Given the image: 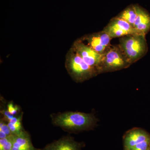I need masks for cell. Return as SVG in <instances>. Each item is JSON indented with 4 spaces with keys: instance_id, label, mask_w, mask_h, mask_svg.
I'll use <instances>...</instances> for the list:
<instances>
[{
    "instance_id": "obj_9",
    "label": "cell",
    "mask_w": 150,
    "mask_h": 150,
    "mask_svg": "<svg viewBox=\"0 0 150 150\" xmlns=\"http://www.w3.org/2000/svg\"><path fill=\"white\" fill-rule=\"evenodd\" d=\"M150 137L145 131L140 129H135L126 133L124 138L125 150H131L135 146L150 139Z\"/></svg>"
},
{
    "instance_id": "obj_12",
    "label": "cell",
    "mask_w": 150,
    "mask_h": 150,
    "mask_svg": "<svg viewBox=\"0 0 150 150\" xmlns=\"http://www.w3.org/2000/svg\"><path fill=\"white\" fill-rule=\"evenodd\" d=\"M116 17L127 22L134 27L137 17V6H129Z\"/></svg>"
},
{
    "instance_id": "obj_15",
    "label": "cell",
    "mask_w": 150,
    "mask_h": 150,
    "mask_svg": "<svg viewBox=\"0 0 150 150\" xmlns=\"http://www.w3.org/2000/svg\"><path fill=\"white\" fill-rule=\"evenodd\" d=\"M5 122L1 119L0 121V139L6 138L12 134L8 125Z\"/></svg>"
},
{
    "instance_id": "obj_2",
    "label": "cell",
    "mask_w": 150,
    "mask_h": 150,
    "mask_svg": "<svg viewBox=\"0 0 150 150\" xmlns=\"http://www.w3.org/2000/svg\"><path fill=\"white\" fill-rule=\"evenodd\" d=\"M65 64L68 74L76 83L83 82L98 74L97 70L88 65L72 47L66 55Z\"/></svg>"
},
{
    "instance_id": "obj_16",
    "label": "cell",
    "mask_w": 150,
    "mask_h": 150,
    "mask_svg": "<svg viewBox=\"0 0 150 150\" xmlns=\"http://www.w3.org/2000/svg\"><path fill=\"white\" fill-rule=\"evenodd\" d=\"M7 110L11 115L16 116L20 111V107L14 103L13 101H11L8 103Z\"/></svg>"
},
{
    "instance_id": "obj_7",
    "label": "cell",
    "mask_w": 150,
    "mask_h": 150,
    "mask_svg": "<svg viewBox=\"0 0 150 150\" xmlns=\"http://www.w3.org/2000/svg\"><path fill=\"white\" fill-rule=\"evenodd\" d=\"M103 30L106 32L112 39L127 35L141 34L127 22L116 16L110 20Z\"/></svg>"
},
{
    "instance_id": "obj_3",
    "label": "cell",
    "mask_w": 150,
    "mask_h": 150,
    "mask_svg": "<svg viewBox=\"0 0 150 150\" xmlns=\"http://www.w3.org/2000/svg\"><path fill=\"white\" fill-rule=\"evenodd\" d=\"M117 46L131 65L144 57L148 51L146 35L142 34L129 35L121 37Z\"/></svg>"
},
{
    "instance_id": "obj_18",
    "label": "cell",
    "mask_w": 150,
    "mask_h": 150,
    "mask_svg": "<svg viewBox=\"0 0 150 150\" xmlns=\"http://www.w3.org/2000/svg\"><path fill=\"white\" fill-rule=\"evenodd\" d=\"M1 114H2L3 116L2 119L6 122H7L8 123L15 116L10 113L7 109L6 110L4 109V110H1Z\"/></svg>"
},
{
    "instance_id": "obj_6",
    "label": "cell",
    "mask_w": 150,
    "mask_h": 150,
    "mask_svg": "<svg viewBox=\"0 0 150 150\" xmlns=\"http://www.w3.org/2000/svg\"><path fill=\"white\" fill-rule=\"evenodd\" d=\"M80 38L86 45L100 54H104L111 46L110 42L112 38L103 30L87 34Z\"/></svg>"
},
{
    "instance_id": "obj_17",
    "label": "cell",
    "mask_w": 150,
    "mask_h": 150,
    "mask_svg": "<svg viewBox=\"0 0 150 150\" xmlns=\"http://www.w3.org/2000/svg\"><path fill=\"white\" fill-rule=\"evenodd\" d=\"M131 150H150V138L136 145Z\"/></svg>"
},
{
    "instance_id": "obj_5",
    "label": "cell",
    "mask_w": 150,
    "mask_h": 150,
    "mask_svg": "<svg viewBox=\"0 0 150 150\" xmlns=\"http://www.w3.org/2000/svg\"><path fill=\"white\" fill-rule=\"evenodd\" d=\"M71 47L88 65L96 69L99 74L103 54H99L87 46L80 38L75 40Z\"/></svg>"
},
{
    "instance_id": "obj_4",
    "label": "cell",
    "mask_w": 150,
    "mask_h": 150,
    "mask_svg": "<svg viewBox=\"0 0 150 150\" xmlns=\"http://www.w3.org/2000/svg\"><path fill=\"white\" fill-rule=\"evenodd\" d=\"M131 65L118 46L111 45L103 54L99 74L123 69Z\"/></svg>"
},
{
    "instance_id": "obj_10",
    "label": "cell",
    "mask_w": 150,
    "mask_h": 150,
    "mask_svg": "<svg viewBox=\"0 0 150 150\" xmlns=\"http://www.w3.org/2000/svg\"><path fill=\"white\" fill-rule=\"evenodd\" d=\"M137 17L134 25L139 33L146 35L150 31V15L147 12L137 6Z\"/></svg>"
},
{
    "instance_id": "obj_8",
    "label": "cell",
    "mask_w": 150,
    "mask_h": 150,
    "mask_svg": "<svg viewBox=\"0 0 150 150\" xmlns=\"http://www.w3.org/2000/svg\"><path fill=\"white\" fill-rule=\"evenodd\" d=\"M82 144L68 136L46 145L41 150H82Z\"/></svg>"
},
{
    "instance_id": "obj_13",
    "label": "cell",
    "mask_w": 150,
    "mask_h": 150,
    "mask_svg": "<svg viewBox=\"0 0 150 150\" xmlns=\"http://www.w3.org/2000/svg\"><path fill=\"white\" fill-rule=\"evenodd\" d=\"M23 115V112H22L20 115L15 116L8 123V125L12 134L15 135L24 130L22 124Z\"/></svg>"
},
{
    "instance_id": "obj_11",
    "label": "cell",
    "mask_w": 150,
    "mask_h": 150,
    "mask_svg": "<svg viewBox=\"0 0 150 150\" xmlns=\"http://www.w3.org/2000/svg\"><path fill=\"white\" fill-rule=\"evenodd\" d=\"M33 144L31 137L28 132L23 130L14 135L12 150H41Z\"/></svg>"
},
{
    "instance_id": "obj_14",
    "label": "cell",
    "mask_w": 150,
    "mask_h": 150,
    "mask_svg": "<svg viewBox=\"0 0 150 150\" xmlns=\"http://www.w3.org/2000/svg\"><path fill=\"white\" fill-rule=\"evenodd\" d=\"M14 135L0 139V150H12L13 145Z\"/></svg>"
},
{
    "instance_id": "obj_1",
    "label": "cell",
    "mask_w": 150,
    "mask_h": 150,
    "mask_svg": "<svg viewBox=\"0 0 150 150\" xmlns=\"http://www.w3.org/2000/svg\"><path fill=\"white\" fill-rule=\"evenodd\" d=\"M50 116L54 126L69 133L90 130L94 127L97 122L91 113L67 111L52 113Z\"/></svg>"
}]
</instances>
